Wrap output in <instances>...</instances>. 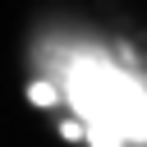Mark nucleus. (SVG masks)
<instances>
[{"label":"nucleus","mask_w":147,"mask_h":147,"mask_svg":"<svg viewBox=\"0 0 147 147\" xmlns=\"http://www.w3.org/2000/svg\"><path fill=\"white\" fill-rule=\"evenodd\" d=\"M46 96L60 101L92 147H138L147 124L142 74L101 46L60 41L46 55Z\"/></svg>","instance_id":"obj_1"}]
</instances>
